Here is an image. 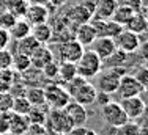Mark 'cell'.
Masks as SVG:
<instances>
[{"mask_svg": "<svg viewBox=\"0 0 148 135\" xmlns=\"http://www.w3.org/2000/svg\"><path fill=\"white\" fill-rule=\"evenodd\" d=\"M90 49H91V50H93L98 57H99L103 61H104V60H107L109 57H110L115 50H117L114 40H112V38H107V36L96 38V40L91 42Z\"/></svg>", "mask_w": 148, "mask_h": 135, "instance_id": "cell-13", "label": "cell"}, {"mask_svg": "<svg viewBox=\"0 0 148 135\" xmlns=\"http://www.w3.org/2000/svg\"><path fill=\"white\" fill-rule=\"evenodd\" d=\"M13 83H14V80H13V71L11 69L0 71V93H8V90L11 88Z\"/></svg>", "mask_w": 148, "mask_h": 135, "instance_id": "cell-29", "label": "cell"}, {"mask_svg": "<svg viewBox=\"0 0 148 135\" xmlns=\"http://www.w3.org/2000/svg\"><path fill=\"white\" fill-rule=\"evenodd\" d=\"M96 31H95L93 25H91L90 22L87 24H82V25H77L76 28V40L77 42H80V44L84 46V47H88L91 46V42L96 40Z\"/></svg>", "mask_w": 148, "mask_h": 135, "instance_id": "cell-18", "label": "cell"}, {"mask_svg": "<svg viewBox=\"0 0 148 135\" xmlns=\"http://www.w3.org/2000/svg\"><path fill=\"white\" fill-rule=\"evenodd\" d=\"M63 87L66 88L71 101L79 102L80 105H84V107L95 104L98 90H96V87H95L93 83H90L87 79L76 76L73 80H69L68 83H65Z\"/></svg>", "mask_w": 148, "mask_h": 135, "instance_id": "cell-1", "label": "cell"}, {"mask_svg": "<svg viewBox=\"0 0 148 135\" xmlns=\"http://www.w3.org/2000/svg\"><path fill=\"white\" fill-rule=\"evenodd\" d=\"M77 76V69H76V63L71 61H60L57 68V82H62L63 85L68 83L69 80H73Z\"/></svg>", "mask_w": 148, "mask_h": 135, "instance_id": "cell-21", "label": "cell"}, {"mask_svg": "<svg viewBox=\"0 0 148 135\" xmlns=\"http://www.w3.org/2000/svg\"><path fill=\"white\" fill-rule=\"evenodd\" d=\"M115 47L117 50H121L125 54H134L140 49V41H139V35L132 33V31L123 28L121 31L114 38Z\"/></svg>", "mask_w": 148, "mask_h": 135, "instance_id": "cell-8", "label": "cell"}, {"mask_svg": "<svg viewBox=\"0 0 148 135\" xmlns=\"http://www.w3.org/2000/svg\"><path fill=\"white\" fill-rule=\"evenodd\" d=\"M27 8H29V2H27V0H17L16 3H13V5L8 8V11L11 13L16 19H21V17L25 16Z\"/></svg>", "mask_w": 148, "mask_h": 135, "instance_id": "cell-31", "label": "cell"}, {"mask_svg": "<svg viewBox=\"0 0 148 135\" xmlns=\"http://www.w3.org/2000/svg\"><path fill=\"white\" fill-rule=\"evenodd\" d=\"M84 50H85V47H84L80 42H77L74 38L63 41L62 44L58 46V54H60V60H62V61L76 63L77 60L80 58V55L84 54Z\"/></svg>", "mask_w": 148, "mask_h": 135, "instance_id": "cell-9", "label": "cell"}, {"mask_svg": "<svg viewBox=\"0 0 148 135\" xmlns=\"http://www.w3.org/2000/svg\"><path fill=\"white\" fill-rule=\"evenodd\" d=\"M134 13H136V11H132L131 8H126V6H118L117 5V8H115V11H114V14H112L110 19L115 20L117 24H120V25L125 28L126 22L131 19V16H132Z\"/></svg>", "mask_w": 148, "mask_h": 135, "instance_id": "cell-25", "label": "cell"}, {"mask_svg": "<svg viewBox=\"0 0 148 135\" xmlns=\"http://www.w3.org/2000/svg\"><path fill=\"white\" fill-rule=\"evenodd\" d=\"M24 96H25L27 101L32 104V107H44V105H46L44 88H41V87H32V88H29L27 93Z\"/></svg>", "mask_w": 148, "mask_h": 135, "instance_id": "cell-24", "label": "cell"}, {"mask_svg": "<svg viewBox=\"0 0 148 135\" xmlns=\"http://www.w3.org/2000/svg\"><path fill=\"white\" fill-rule=\"evenodd\" d=\"M118 6H126V8H131L132 11H142L147 14V6L143 0H115Z\"/></svg>", "mask_w": 148, "mask_h": 135, "instance_id": "cell-30", "label": "cell"}, {"mask_svg": "<svg viewBox=\"0 0 148 135\" xmlns=\"http://www.w3.org/2000/svg\"><path fill=\"white\" fill-rule=\"evenodd\" d=\"M76 69H77V76L84 77V79H93L103 69V60L95 54L91 49L84 50V54L80 55V58L76 61Z\"/></svg>", "mask_w": 148, "mask_h": 135, "instance_id": "cell-2", "label": "cell"}, {"mask_svg": "<svg viewBox=\"0 0 148 135\" xmlns=\"http://www.w3.org/2000/svg\"><path fill=\"white\" fill-rule=\"evenodd\" d=\"M121 30H123V27L112 19H109L104 22V36H107V38H112V40H114Z\"/></svg>", "mask_w": 148, "mask_h": 135, "instance_id": "cell-32", "label": "cell"}, {"mask_svg": "<svg viewBox=\"0 0 148 135\" xmlns=\"http://www.w3.org/2000/svg\"><path fill=\"white\" fill-rule=\"evenodd\" d=\"M30 35L35 38L41 46H46L47 42L52 41V36H54V28L49 25L47 22L43 24H36V25H32Z\"/></svg>", "mask_w": 148, "mask_h": 135, "instance_id": "cell-17", "label": "cell"}, {"mask_svg": "<svg viewBox=\"0 0 148 135\" xmlns=\"http://www.w3.org/2000/svg\"><path fill=\"white\" fill-rule=\"evenodd\" d=\"M32 110V104L27 101L25 96H17V97L13 99V107L11 112L17 113V115H29V112Z\"/></svg>", "mask_w": 148, "mask_h": 135, "instance_id": "cell-26", "label": "cell"}, {"mask_svg": "<svg viewBox=\"0 0 148 135\" xmlns=\"http://www.w3.org/2000/svg\"><path fill=\"white\" fill-rule=\"evenodd\" d=\"M27 2H30V3H40V5H46V3H49V0H27Z\"/></svg>", "mask_w": 148, "mask_h": 135, "instance_id": "cell-43", "label": "cell"}, {"mask_svg": "<svg viewBox=\"0 0 148 135\" xmlns=\"http://www.w3.org/2000/svg\"><path fill=\"white\" fill-rule=\"evenodd\" d=\"M134 77H136V79L147 88V77H148V72H147V68H145V66H140L139 71H136Z\"/></svg>", "mask_w": 148, "mask_h": 135, "instance_id": "cell-40", "label": "cell"}, {"mask_svg": "<svg viewBox=\"0 0 148 135\" xmlns=\"http://www.w3.org/2000/svg\"><path fill=\"white\" fill-rule=\"evenodd\" d=\"M44 97L46 105H49L51 108H65V105L71 101L66 88L58 82H49L47 87L44 88Z\"/></svg>", "mask_w": 148, "mask_h": 135, "instance_id": "cell-3", "label": "cell"}, {"mask_svg": "<svg viewBox=\"0 0 148 135\" xmlns=\"http://www.w3.org/2000/svg\"><path fill=\"white\" fill-rule=\"evenodd\" d=\"M40 46H41L40 42L35 40V38L32 36V35H29V36H25V38H22V40L17 41L16 52H19V54H22V55L30 57L35 50H36L38 47H40Z\"/></svg>", "mask_w": 148, "mask_h": 135, "instance_id": "cell-23", "label": "cell"}, {"mask_svg": "<svg viewBox=\"0 0 148 135\" xmlns=\"http://www.w3.org/2000/svg\"><path fill=\"white\" fill-rule=\"evenodd\" d=\"M126 74V69L123 66L120 68H109L106 72H103L99 76L98 74V82H96V88L98 91H104V93H117V88H118V83H120V79L121 76Z\"/></svg>", "mask_w": 148, "mask_h": 135, "instance_id": "cell-4", "label": "cell"}, {"mask_svg": "<svg viewBox=\"0 0 148 135\" xmlns=\"http://www.w3.org/2000/svg\"><path fill=\"white\" fill-rule=\"evenodd\" d=\"M101 115H103V119L106 121V124L114 127V129H120L121 126H125L129 121L126 113L123 112L121 105L114 101H110L109 104L101 107Z\"/></svg>", "mask_w": 148, "mask_h": 135, "instance_id": "cell-6", "label": "cell"}, {"mask_svg": "<svg viewBox=\"0 0 148 135\" xmlns=\"http://www.w3.org/2000/svg\"><path fill=\"white\" fill-rule=\"evenodd\" d=\"M93 13L90 11L87 6H84L82 3H77L74 5L68 13H66L65 19L68 20V24H74V25H82V24L90 22Z\"/></svg>", "mask_w": 148, "mask_h": 135, "instance_id": "cell-14", "label": "cell"}, {"mask_svg": "<svg viewBox=\"0 0 148 135\" xmlns=\"http://www.w3.org/2000/svg\"><path fill=\"white\" fill-rule=\"evenodd\" d=\"M11 65H13V54L8 49L0 50V71L11 69Z\"/></svg>", "mask_w": 148, "mask_h": 135, "instance_id": "cell-34", "label": "cell"}, {"mask_svg": "<svg viewBox=\"0 0 148 135\" xmlns=\"http://www.w3.org/2000/svg\"><path fill=\"white\" fill-rule=\"evenodd\" d=\"M14 22H16V17L13 16L8 10H5V8L0 10V28H3V30H10Z\"/></svg>", "mask_w": 148, "mask_h": 135, "instance_id": "cell-33", "label": "cell"}, {"mask_svg": "<svg viewBox=\"0 0 148 135\" xmlns=\"http://www.w3.org/2000/svg\"><path fill=\"white\" fill-rule=\"evenodd\" d=\"M57 68H58V63L51 61L49 65H46L43 69H41V72H43L46 77H49L52 82H57Z\"/></svg>", "mask_w": 148, "mask_h": 135, "instance_id": "cell-36", "label": "cell"}, {"mask_svg": "<svg viewBox=\"0 0 148 135\" xmlns=\"http://www.w3.org/2000/svg\"><path fill=\"white\" fill-rule=\"evenodd\" d=\"M10 132V112L0 113V135Z\"/></svg>", "mask_w": 148, "mask_h": 135, "instance_id": "cell-38", "label": "cell"}, {"mask_svg": "<svg viewBox=\"0 0 148 135\" xmlns=\"http://www.w3.org/2000/svg\"><path fill=\"white\" fill-rule=\"evenodd\" d=\"M17 0H0V5H2V8H5V10H8L10 6L13 5V3H16Z\"/></svg>", "mask_w": 148, "mask_h": 135, "instance_id": "cell-42", "label": "cell"}, {"mask_svg": "<svg viewBox=\"0 0 148 135\" xmlns=\"http://www.w3.org/2000/svg\"><path fill=\"white\" fill-rule=\"evenodd\" d=\"M49 13L47 6L46 5H40V3H29V8H27V13H25V20L30 24V25H36V24H43V22H47Z\"/></svg>", "mask_w": 148, "mask_h": 135, "instance_id": "cell-12", "label": "cell"}, {"mask_svg": "<svg viewBox=\"0 0 148 135\" xmlns=\"http://www.w3.org/2000/svg\"><path fill=\"white\" fill-rule=\"evenodd\" d=\"M110 101H112V97H110V94H109V93L98 91V93H96V99H95V104H99L101 107H103V105L109 104Z\"/></svg>", "mask_w": 148, "mask_h": 135, "instance_id": "cell-39", "label": "cell"}, {"mask_svg": "<svg viewBox=\"0 0 148 135\" xmlns=\"http://www.w3.org/2000/svg\"><path fill=\"white\" fill-rule=\"evenodd\" d=\"M147 88L140 83L139 80L136 79L134 76H129V74H125L121 76L117 88V93L120 96V99H125V97H134V96H140L145 91Z\"/></svg>", "mask_w": 148, "mask_h": 135, "instance_id": "cell-7", "label": "cell"}, {"mask_svg": "<svg viewBox=\"0 0 148 135\" xmlns=\"http://www.w3.org/2000/svg\"><path fill=\"white\" fill-rule=\"evenodd\" d=\"M115 8H117V2L115 0H98L91 17L101 19V20H109L112 17V14H114Z\"/></svg>", "mask_w": 148, "mask_h": 135, "instance_id": "cell-16", "label": "cell"}, {"mask_svg": "<svg viewBox=\"0 0 148 135\" xmlns=\"http://www.w3.org/2000/svg\"><path fill=\"white\" fill-rule=\"evenodd\" d=\"M147 27H148V20H147V14L142 13V11H136L131 16V19L126 22L125 28L136 35H140V33H145L147 31Z\"/></svg>", "mask_w": 148, "mask_h": 135, "instance_id": "cell-19", "label": "cell"}, {"mask_svg": "<svg viewBox=\"0 0 148 135\" xmlns=\"http://www.w3.org/2000/svg\"><path fill=\"white\" fill-rule=\"evenodd\" d=\"M29 118L25 115H17L10 112V132L13 135H22L29 130Z\"/></svg>", "mask_w": 148, "mask_h": 135, "instance_id": "cell-20", "label": "cell"}, {"mask_svg": "<svg viewBox=\"0 0 148 135\" xmlns=\"http://www.w3.org/2000/svg\"><path fill=\"white\" fill-rule=\"evenodd\" d=\"M65 112L68 115L69 121H71L73 127H80L85 126L87 119H88V113H87V108L84 105H80L79 102L69 101L68 104L65 105Z\"/></svg>", "mask_w": 148, "mask_h": 135, "instance_id": "cell-11", "label": "cell"}, {"mask_svg": "<svg viewBox=\"0 0 148 135\" xmlns=\"http://www.w3.org/2000/svg\"><path fill=\"white\" fill-rule=\"evenodd\" d=\"M13 94L10 93H0V113L11 112L13 107Z\"/></svg>", "mask_w": 148, "mask_h": 135, "instance_id": "cell-35", "label": "cell"}, {"mask_svg": "<svg viewBox=\"0 0 148 135\" xmlns=\"http://www.w3.org/2000/svg\"><path fill=\"white\" fill-rule=\"evenodd\" d=\"M11 68H14L17 72H25L27 69L30 68V57L22 55L19 52L13 54V65Z\"/></svg>", "mask_w": 148, "mask_h": 135, "instance_id": "cell-28", "label": "cell"}, {"mask_svg": "<svg viewBox=\"0 0 148 135\" xmlns=\"http://www.w3.org/2000/svg\"><path fill=\"white\" fill-rule=\"evenodd\" d=\"M121 105L123 112L126 113L128 119H139L145 113V101L140 96H134V97H125L118 102Z\"/></svg>", "mask_w": 148, "mask_h": 135, "instance_id": "cell-10", "label": "cell"}, {"mask_svg": "<svg viewBox=\"0 0 148 135\" xmlns=\"http://www.w3.org/2000/svg\"><path fill=\"white\" fill-rule=\"evenodd\" d=\"M51 61H54V54L51 52V49H49L47 46H40V47L30 55V66H33L35 69H38V71H41Z\"/></svg>", "mask_w": 148, "mask_h": 135, "instance_id": "cell-15", "label": "cell"}, {"mask_svg": "<svg viewBox=\"0 0 148 135\" xmlns=\"http://www.w3.org/2000/svg\"><path fill=\"white\" fill-rule=\"evenodd\" d=\"M46 127L57 134L68 135L73 129V124L69 121L68 115H66L65 108H51L47 113V119H46Z\"/></svg>", "mask_w": 148, "mask_h": 135, "instance_id": "cell-5", "label": "cell"}, {"mask_svg": "<svg viewBox=\"0 0 148 135\" xmlns=\"http://www.w3.org/2000/svg\"><path fill=\"white\" fill-rule=\"evenodd\" d=\"M68 135H98V132L95 129H91V127L80 126V127H73Z\"/></svg>", "mask_w": 148, "mask_h": 135, "instance_id": "cell-37", "label": "cell"}, {"mask_svg": "<svg viewBox=\"0 0 148 135\" xmlns=\"http://www.w3.org/2000/svg\"><path fill=\"white\" fill-rule=\"evenodd\" d=\"M10 41H11V38H10L8 30H3V28H0V50H3V49L8 47Z\"/></svg>", "mask_w": 148, "mask_h": 135, "instance_id": "cell-41", "label": "cell"}, {"mask_svg": "<svg viewBox=\"0 0 148 135\" xmlns=\"http://www.w3.org/2000/svg\"><path fill=\"white\" fill-rule=\"evenodd\" d=\"M27 118H29L30 124H41V126H44L46 119H47V113H46V110L43 107H32Z\"/></svg>", "mask_w": 148, "mask_h": 135, "instance_id": "cell-27", "label": "cell"}, {"mask_svg": "<svg viewBox=\"0 0 148 135\" xmlns=\"http://www.w3.org/2000/svg\"><path fill=\"white\" fill-rule=\"evenodd\" d=\"M30 30H32V25L25 19L21 17V19H16V22L13 24V27L8 30V33H10V38H11V40L19 41V40H22V38L29 36Z\"/></svg>", "mask_w": 148, "mask_h": 135, "instance_id": "cell-22", "label": "cell"}]
</instances>
